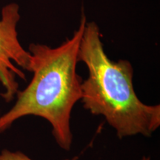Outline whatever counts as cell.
Wrapping results in <instances>:
<instances>
[{"label": "cell", "mask_w": 160, "mask_h": 160, "mask_svg": "<svg viewBox=\"0 0 160 160\" xmlns=\"http://www.w3.org/2000/svg\"><path fill=\"white\" fill-rule=\"evenodd\" d=\"M86 22L82 12L78 28L58 47L35 43L29 45L33 77L23 91L17 92L14 105L0 117V133L26 116L39 117L51 125L58 145L65 151L71 150V112L82 97L83 80L77 73V66Z\"/></svg>", "instance_id": "obj_1"}, {"label": "cell", "mask_w": 160, "mask_h": 160, "mask_svg": "<svg viewBox=\"0 0 160 160\" xmlns=\"http://www.w3.org/2000/svg\"><path fill=\"white\" fill-rule=\"evenodd\" d=\"M99 26L86 22L78 59L88 71L81 85L83 108L102 116L119 139L141 134L151 137L160 126V105H148L138 98L128 60L115 62L106 54Z\"/></svg>", "instance_id": "obj_2"}, {"label": "cell", "mask_w": 160, "mask_h": 160, "mask_svg": "<svg viewBox=\"0 0 160 160\" xmlns=\"http://www.w3.org/2000/svg\"><path fill=\"white\" fill-rule=\"evenodd\" d=\"M21 19L19 6L10 3L4 6L0 13V84L4 88L0 96L10 102L19 90L17 77L25 79L19 68L30 72L31 55L20 43L17 25Z\"/></svg>", "instance_id": "obj_3"}, {"label": "cell", "mask_w": 160, "mask_h": 160, "mask_svg": "<svg viewBox=\"0 0 160 160\" xmlns=\"http://www.w3.org/2000/svg\"><path fill=\"white\" fill-rule=\"evenodd\" d=\"M78 157L72 159H66L64 160H77ZM0 160H33L21 151H11L8 149H3L0 152Z\"/></svg>", "instance_id": "obj_4"}, {"label": "cell", "mask_w": 160, "mask_h": 160, "mask_svg": "<svg viewBox=\"0 0 160 160\" xmlns=\"http://www.w3.org/2000/svg\"><path fill=\"white\" fill-rule=\"evenodd\" d=\"M142 160H151V158L149 157H143Z\"/></svg>", "instance_id": "obj_5"}]
</instances>
